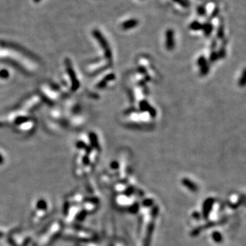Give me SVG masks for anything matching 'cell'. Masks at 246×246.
<instances>
[{
	"instance_id": "cell-1",
	"label": "cell",
	"mask_w": 246,
	"mask_h": 246,
	"mask_svg": "<svg viewBox=\"0 0 246 246\" xmlns=\"http://www.w3.org/2000/svg\"><path fill=\"white\" fill-rule=\"evenodd\" d=\"M214 203H215V200L212 197H208L206 200H205L204 203L202 205V214L204 218H208L210 214L211 210L213 209Z\"/></svg>"
},
{
	"instance_id": "cell-2",
	"label": "cell",
	"mask_w": 246,
	"mask_h": 246,
	"mask_svg": "<svg viewBox=\"0 0 246 246\" xmlns=\"http://www.w3.org/2000/svg\"><path fill=\"white\" fill-rule=\"evenodd\" d=\"M174 47H175L174 32L169 29L166 32V47L168 51H172Z\"/></svg>"
},
{
	"instance_id": "cell-3",
	"label": "cell",
	"mask_w": 246,
	"mask_h": 246,
	"mask_svg": "<svg viewBox=\"0 0 246 246\" xmlns=\"http://www.w3.org/2000/svg\"><path fill=\"white\" fill-rule=\"evenodd\" d=\"M182 184H183L184 186L186 187L189 190H190L191 192L195 193V192L198 191V186L197 185V184L192 182L191 180L188 179V178H183L182 179Z\"/></svg>"
},
{
	"instance_id": "cell-4",
	"label": "cell",
	"mask_w": 246,
	"mask_h": 246,
	"mask_svg": "<svg viewBox=\"0 0 246 246\" xmlns=\"http://www.w3.org/2000/svg\"><path fill=\"white\" fill-rule=\"evenodd\" d=\"M213 25L211 24L210 22H205V24H202V31H203L205 36L208 37L210 35L211 33L213 32Z\"/></svg>"
},
{
	"instance_id": "cell-5",
	"label": "cell",
	"mask_w": 246,
	"mask_h": 246,
	"mask_svg": "<svg viewBox=\"0 0 246 246\" xmlns=\"http://www.w3.org/2000/svg\"><path fill=\"white\" fill-rule=\"evenodd\" d=\"M189 29L191 31H202V24L201 22H199L198 21H193L190 23L189 25Z\"/></svg>"
},
{
	"instance_id": "cell-6",
	"label": "cell",
	"mask_w": 246,
	"mask_h": 246,
	"mask_svg": "<svg viewBox=\"0 0 246 246\" xmlns=\"http://www.w3.org/2000/svg\"><path fill=\"white\" fill-rule=\"evenodd\" d=\"M238 85L240 87H246V68L242 71V74L238 81Z\"/></svg>"
},
{
	"instance_id": "cell-7",
	"label": "cell",
	"mask_w": 246,
	"mask_h": 246,
	"mask_svg": "<svg viewBox=\"0 0 246 246\" xmlns=\"http://www.w3.org/2000/svg\"><path fill=\"white\" fill-rule=\"evenodd\" d=\"M200 74L202 76H205L207 75L208 74V71H209V64L206 63V64L203 65L202 67H200Z\"/></svg>"
},
{
	"instance_id": "cell-8",
	"label": "cell",
	"mask_w": 246,
	"mask_h": 246,
	"mask_svg": "<svg viewBox=\"0 0 246 246\" xmlns=\"http://www.w3.org/2000/svg\"><path fill=\"white\" fill-rule=\"evenodd\" d=\"M218 59H219V56H218L217 52H216V51H212L210 54V55H209V62L213 63V62H215L216 61H217Z\"/></svg>"
},
{
	"instance_id": "cell-9",
	"label": "cell",
	"mask_w": 246,
	"mask_h": 246,
	"mask_svg": "<svg viewBox=\"0 0 246 246\" xmlns=\"http://www.w3.org/2000/svg\"><path fill=\"white\" fill-rule=\"evenodd\" d=\"M197 66L198 67H202V66H203V65L206 64V63H208V61H207V59L205 58V57H204V56H200L199 58H198V59H197Z\"/></svg>"
},
{
	"instance_id": "cell-10",
	"label": "cell",
	"mask_w": 246,
	"mask_h": 246,
	"mask_svg": "<svg viewBox=\"0 0 246 246\" xmlns=\"http://www.w3.org/2000/svg\"><path fill=\"white\" fill-rule=\"evenodd\" d=\"M197 12L199 16H204L206 14V10L203 6H199V7H197Z\"/></svg>"
},
{
	"instance_id": "cell-11",
	"label": "cell",
	"mask_w": 246,
	"mask_h": 246,
	"mask_svg": "<svg viewBox=\"0 0 246 246\" xmlns=\"http://www.w3.org/2000/svg\"><path fill=\"white\" fill-rule=\"evenodd\" d=\"M224 28H223V27L222 26H220L219 28H218V30H217V37L218 38H222L223 37H224Z\"/></svg>"
},
{
	"instance_id": "cell-12",
	"label": "cell",
	"mask_w": 246,
	"mask_h": 246,
	"mask_svg": "<svg viewBox=\"0 0 246 246\" xmlns=\"http://www.w3.org/2000/svg\"><path fill=\"white\" fill-rule=\"evenodd\" d=\"M239 203L246 205V196H241V197H240Z\"/></svg>"
},
{
	"instance_id": "cell-13",
	"label": "cell",
	"mask_w": 246,
	"mask_h": 246,
	"mask_svg": "<svg viewBox=\"0 0 246 246\" xmlns=\"http://www.w3.org/2000/svg\"><path fill=\"white\" fill-rule=\"evenodd\" d=\"M173 1H174V2H177V3H179V4L182 5V2H183V1H184V0H173Z\"/></svg>"
}]
</instances>
